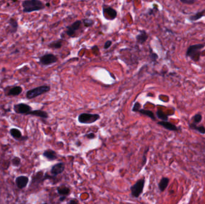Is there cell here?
<instances>
[{"label":"cell","instance_id":"obj_1","mask_svg":"<svg viewBox=\"0 0 205 204\" xmlns=\"http://www.w3.org/2000/svg\"><path fill=\"white\" fill-rule=\"evenodd\" d=\"M23 12L31 13L42 10L45 8V4L39 0H25L22 3Z\"/></svg>","mask_w":205,"mask_h":204},{"label":"cell","instance_id":"obj_2","mask_svg":"<svg viewBox=\"0 0 205 204\" xmlns=\"http://www.w3.org/2000/svg\"><path fill=\"white\" fill-rule=\"evenodd\" d=\"M204 44H196L190 46L186 51V56L194 62H198L201 55V50L204 47Z\"/></svg>","mask_w":205,"mask_h":204},{"label":"cell","instance_id":"obj_3","mask_svg":"<svg viewBox=\"0 0 205 204\" xmlns=\"http://www.w3.org/2000/svg\"><path fill=\"white\" fill-rule=\"evenodd\" d=\"M51 87L48 85H42L28 90L26 93V97L28 100H32L37 98L39 96L49 92Z\"/></svg>","mask_w":205,"mask_h":204},{"label":"cell","instance_id":"obj_4","mask_svg":"<svg viewBox=\"0 0 205 204\" xmlns=\"http://www.w3.org/2000/svg\"><path fill=\"white\" fill-rule=\"evenodd\" d=\"M100 118V116L99 114H91L83 113L79 115L77 120L81 124H92Z\"/></svg>","mask_w":205,"mask_h":204},{"label":"cell","instance_id":"obj_5","mask_svg":"<svg viewBox=\"0 0 205 204\" xmlns=\"http://www.w3.org/2000/svg\"><path fill=\"white\" fill-rule=\"evenodd\" d=\"M145 180L144 178H140L133 185L131 186L130 190L132 197L139 198L143 193Z\"/></svg>","mask_w":205,"mask_h":204},{"label":"cell","instance_id":"obj_6","mask_svg":"<svg viewBox=\"0 0 205 204\" xmlns=\"http://www.w3.org/2000/svg\"><path fill=\"white\" fill-rule=\"evenodd\" d=\"M58 57L54 54L47 53L39 57V63L43 66L51 65L58 61Z\"/></svg>","mask_w":205,"mask_h":204},{"label":"cell","instance_id":"obj_7","mask_svg":"<svg viewBox=\"0 0 205 204\" xmlns=\"http://www.w3.org/2000/svg\"><path fill=\"white\" fill-rule=\"evenodd\" d=\"M82 24V20H77L74 22L70 25H68L66 27L67 30L66 31V34L69 37H76V32L80 28Z\"/></svg>","mask_w":205,"mask_h":204},{"label":"cell","instance_id":"obj_8","mask_svg":"<svg viewBox=\"0 0 205 204\" xmlns=\"http://www.w3.org/2000/svg\"><path fill=\"white\" fill-rule=\"evenodd\" d=\"M13 110L17 114L28 115L32 111V107L25 103H19L14 105Z\"/></svg>","mask_w":205,"mask_h":204},{"label":"cell","instance_id":"obj_9","mask_svg":"<svg viewBox=\"0 0 205 204\" xmlns=\"http://www.w3.org/2000/svg\"><path fill=\"white\" fill-rule=\"evenodd\" d=\"M103 15L106 19L113 20L117 17V11L112 7L104 4L103 6Z\"/></svg>","mask_w":205,"mask_h":204},{"label":"cell","instance_id":"obj_10","mask_svg":"<svg viewBox=\"0 0 205 204\" xmlns=\"http://www.w3.org/2000/svg\"><path fill=\"white\" fill-rule=\"evenodd\" d=\"M65 170V164L63 162H59L54 165L51 169V173L52 175L56 177L59 174H62Z\"/></svg>","mask_w":205,"mask_h":204},{"label":"cell","instance_id":"obj_11","mask_svg":"<svg viewBox=\"0 0 205 204\" xmlns=\"http://www.w3.org/2000/svg\"><path fill=\"white\" fill-rule=\"evenodd\" d=\"M29 183V178L25 175H20L16 177L15 183L18 188L22 189L25 188Z\"/></svg>","mask_w":205,"mask_h":204},{"label":"cell","instance_id":"obj_12","mask_svg":"<svg viewBox=\"0 0 205 204\" xmlns=\"http://www.w3.org/2000/svg\"><path fill=\"white\" fill-rule=\"evenodd\" d=\"M19 25L18 21L13 18H11L8 21V25L7 28V32L8 34H15L18 29Z\"/></svg>","mask_w":205,"mask_h":204},{"label":"cell","instance_id":"obj_13","mask_svg":"<svg viewBox=\"0 0 205 204\" xmlns=\"http://www.w3.org/2000/svg\"><path fill=\"white\" fill-rule=\"evenodd\" d=\"M43 157L47 159L49 161H53L58 158V155L55 151L52 150V149H47L44 150V151L43 153Z\"/></svg>","mask_w":205,"mask_h":204},{"label":"cell","instance_id":"obj_14","mask_svg":"<svg viewBox=\"0 0 205 204\" xmlns=\"http://www.w3.org/2000/svg\"><path fill=\"white\" fill-rule=\"evenodd\" d=\"M44 173L43 171H40L37 172L35 174H34L31 179V185L32 184H38L40 183L43 182V178H44Z\"/></svg>","mask_w":205,"mask_h":204},{"label":"cell","instance_id":"obj_15","mask_svg":"<svg viewBox=\"0 0 205 204\" xmlns=\"http://www.w3.org/2000/svg\"><path fill=\"white\" fill-rule=\"evenodd\" d=\"M9 132L10 135L16 141L24 140V137L22 136L21 131L17 128H11L10 129Z\"/></svg>","mask_w":205,"mask_h":204},{"label":"cell","instance_id":"obj_16","mask_svg":"<svg viewBox=\"0 0 205 204\" xmlns=\"http://www.w3.org/2000/svg\"><path fill=\"white\" fill-rule=\"evenodd\" d=\"M148 37L149 36L145 31L141 30L140 33L136 35V41L139 44H143L147 41Z\"/></svg>","mask_w":205,"mask_h":204},{"label":"cell","instance_id":"obj_17","mask_svg":"<svg viewBox=\"0 0 205 204\" xmlns=\"http://www.w3.org/2000/svg\"><path fill=\"white\" fill-rule=\"evenodd\" d=\"M22 90L23 89L21 86H16L8 89V90L6 92H7L6 95L7 96H13V97H16V96L19 95L22 92Z\"/></svg>","mask_w":205,"mask_h":204},{"label":"cell","instance_id":"obj_18","mask_svg":"<svg viewBox=\"0 0 205 204\" xmlns=\"http://www.w3.org/2000/svg\"><path fill=\"white\" fill-rule=\"evenodd\" d=\"M157 124L163 126L164 128H165L168 130L178 131L179 130L178 128L176 125H173V123L168 122V121H160V122H159L157 123Z\"/></svg>","mask_w":205,"mask_h":204},{"label":"cell","instance_id":"obj_19","mask_svg":"<svg viewBox=\"0 0 205 204\" xmlns=\"http://www.w3.org/2000/svg\"><path fill=\"white\" fill-rule=\"evenodd\" d=\"M28 115H31L36 117H39L40 118H47L49 117V114L44 111H43L42 110H32Z\"/></svg>","mask_w":205,"mask_h":204},{"label":"cell","instance_id":"obj_20","mask_svg":"<svg viewBox=\"0 0 205 204\" xmlns=\"http://www.w3.org/2000/svg\"><path fill=\"white\" fill-rule=\"evenodd\" d=\"M56 190L58 193L59 194V195H60V196H67L70 193V188L64 185H62L61 186L58 187Z\"/></svg>","mask_w":205,"mask_h":204},{"label":"cell","instance_id":"obj_21","mask_svg":"<svg viewBox=\"0 0 205 204\" xmlns=\"http://www.w3.org/2000/svg\"><path fill=\"white\" fill-rule=\"evenodd\" d=\"M169 178L167 177H163L159 183V188L161 191H164L169 183Z\"/></svg>","mask_w":205,"mask_h":204},{"label":"cell","instance_id":"obj_22","mask_svg":"<svg viewBox=\"0 0 205 204\" xmlns=\"http://www.w3.org/2000/svg\"><path fill=\"white\" fill-rule=\"evenodd\" d=\"M63 46V40L59 39L55 41H53L48 44V47L52 49H59Z\"/></svg>","mask_w":205,"mask_h":204},{"label":"cell","instance_id":"obj_23","mask_svg":"<svg viewBox=\"0 0 205 204\" xmlns=\"http://www.w3.org/2000/svg\"><path fill=\"white\" fill-rule=\"evenodd\" d=\"M204 13H205V9L201 10V11H200L199 12H197V13H195L194 15H191L190 16L189 18H188V19L191 21H196V20H199L200 19H201L202 17H203L205 15H204Z\"/></svg>","mask_w":205,"mask_h":204},{"label":"cell","instance_id":"obj_24","mask_svg":"<svg viewBox=\"0 0 205 204\" xmlns=\"http://www.w3.org/2000/svg\"><path fill=\"white\" fill-rule=\"evenodd\" d=\"M138 113H140V114H142L143 115H144V116H146L151 118V119L154 120V121H155V120H156V118H155V116L154 115V113L151 110L140 109L139 110Z\"/></svg>","mask_w":205,"mask_h":204},{"label":"cell","instance_id":"obj_25","mask_svg":"<svg viewBox=\"0 0 205 204\" xmlns=\"http://www.w3.org/2000/svg\"><path fill=\"white\" fill-rule=\"evenodd\" d=\"M190 128L192 130L198 131L199 133L201 134H205V128L203 126H197V125L191 123L190 124Z\"/></svg>","mask_w":205,"mask_h":204},{"label":"cell","instance_id":"obj_26","mask_svg":"<svg viewBox=\"0 0 205 204\" xmlns=\"http://www.w3.org/2000/svg\"><path fill=\"white\" fill-rule=\"evenodd\" d=\"M156 115L159 119L161 120L162 121H168V116L166 115L162 110H159L156 112Z\"/></svg>","mask_w":205,"mask_h":204},{"label":"cell","instance_id":"obj_27","mask_svg":"<svg viewBox=\"0 0 205 204\" xmlns=\"http://www.w3.org/2000/svg\"><path fill=\"white\" fill-rule=\"evenodd\" d=\"M83 25L86 28H89L91 27L92 26H93L94 23V20L91 19H84L82 20Z\"/></svg>","mask_w":205,"mask_h":204},{"label":"cell","instance_id":"obj_28","mask_svg":"<svg viewBox=\"0 0 205 204\" xmlns=\"http://www.w3.org/2000/svg\"><path fill=\"white\" fill-rule=\"evenodd\" d=\"M202 120V115L201 114H196L192 118V123L197 125Z\"/></svg>","mask_w":205,"mask_h":204},{"label":"cell","instance_id":"obj_29","mask_svg":"<svg viewBox=\"0 0 205 204\" xmlns=\"http://www.w3.org/2000/svg\"><path fill=\"white\" fill-rule=\"evenodd\" d=\"M11 162L14 167H18L21 163V159L18 156H15L12 158Z\"/></svg>","mask_w":205,"mask_h":204},{"label":"cell","instance_id":"obj_30","mask_svg":"<svg viewBox=\"0 0 205 204\" xmlns=\"http://www.w3.org/2000/svg\"><path fill=\"white\" fill-rule=\"evenodd\" d=\"M141 109V104L139 102H135V104H134L133 107H132V111L133 112H138L139 110Z\"/></svg>","mask_w":205,"mask_h":204},{"label":"cell","instance_id":"obj_31","mask_svg":"<svg viewBox=\"0 0 205 204\" xmlns=\"http://www.w3.org/2000/svg\"><path fill=\"white\" fill-rule=\"evenodd\" d=\"M149 151V148L147 149V150H145V151H144V154H143V158H142V167L145 165V163H147V153Z\"/></svg>","mask_w":205,"mask_h":204},{"label":"cell","instance_id":"obj_32","mask_svg":"<svg viewBox=\"0 0 205 204\" xmlns=\"http://www.w3.org/2000/svg\"><path fill=\"white\" fill-rule=\"evenodd\" d=\"M180 2L185 4L192 5L196 3V0H180Z\"/></svg>","mask_w":205,"mask_h":204},{"label":"cell","instance_id":"obj_33","mask_svg":"<svg viewBox=\"0 0 205 204\" xmlns=\"http://www.w3.org/2000/svg\"><path fill=\"white\" fill-rule=\"evenodd\" d=\"M85 137H87L88 139L89 140H92V139H94L96 136H95V134L93 132H90V133H88L86 135H85V136H84Z\"/></svg>","mask_w":205,"mask_h":204},{"label":"cell","instance_id":"obj_34","mask_svg":"<svg viewBox=\"0 0 205 204\" xmlns=\"http://www.w3.org/2000/svg\"><path fill=\"white\" fill-rule=\"evenodd\" d=\"M112 44V41L111 40H107L105 43H104V49H107L109 48Z\"/></svg>","mask_w":205,"mask_h":204},{"label":"cell","instance_id":"obj_35","mask_svg":"<svg viewBox=\"0 0 205 204\" xmlns=\"http://www.w3.org/2000/svg\"><path fill=\"white\" fill-rule=\"evenodd\" d=\"M150 57H150L151 59L152 60V61H154V62H155V61H156V60H157L158 57H159L158 55H156L155 53H151V55H150Z\"/></svg>","mask_w":205,"mask_h":204},{"label":"cell","instance_id":"obj_36","mask_svg":"<svg viewBox=\"0 0 205 204\" xmlns=\"http://www.w3.org/2000/svg\"><path fill=\"white\" fill-rule=\"evenodd\" d=\"M67 204H78V201L76 199H72L69 200Z\"/></svg>","mask_w":205,"mask_h":204},{"label":"cell","instance_id":"obj_37","mask_svg":"<svg viewBox=\"0 0 205 204\" xmlns=\"http://www.w3.org/2000/svg\"><path fill=\"white\" fill-rule=\"evenodd\" d=\"M66 198H67L66 196H60V197H59V201H60V202H63V201H64V200H66Z\"/></svg>","mask_w":205,"mask_h":204},{"label":"cell","instance_id":"obj_38","mask_svg":"<svg viewBox=\"0 0 205 204\" xmlns=\"http://www.w3.org/2000/svg\"><path fill=\"white\" fill-rule=\"evenodd\" d=\"M45 6L49 7L50 6V4L49 3H46V4H45Z\"/></svg>","mask_w":205,"mask_h":204},{"label":"cell","instance_id":"obj_39","mask_svg":"<svg viewBox=\"0 0 205 204\" xmlns=\"http://www.w3.org/2000/svg\"><path fill=\"white\" fill-rule=\"evenodd\" d=\"M42 204H47V203H42Z\"/></svg>","mask_w":205,"mask_h":204}]
</instances>
